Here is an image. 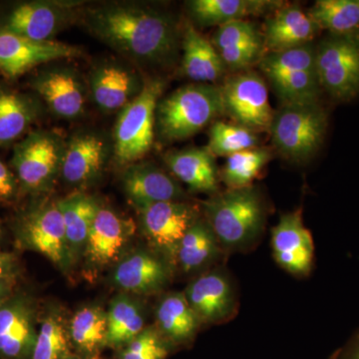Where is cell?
Returning <instances> with one entry per match:
<instances>
[{"label":"cell","mask_w":359,"mask_h":359,"mask_svg":"<svg viewBox=\"0 0 359 359\" xmlns=\"http://www.w3.org/2000/svg\"><path fill=\"white\" fill-rule=\"evenodd\" d=\"M89 32L139 65L169 67L178 58L182 32L172 14L145 4L117 2L84 13Z\"/></svg>","instance_id":"1"},{"label":"cell","mask_w":359,"mask_h":359,"mask_svg":"<svg viewBox=\"0 0 359 359\" xmlns=\"http://www.w3.org/2000/svg\"><path fill=\"white\" fill-rule=\"evenodd\" d=\"M205 219L224 252H245L264 230L266 205L256 187L226 189L203 203Z\"/></svg>","instance_id":"2"},{"label":"cell","mask_w":359,"mask_h":359,"mask_svg":"<svg viewBox=\"0 0 359 359\" xmlns=\"http://www.w3.org/2000/svg\"><path fill=\"white\" fill-rule=\"evenodd\" d=\"M222 114L224 109L219 86L186 85L161 99L156 109L155 131L164 141L185 140Z\"/></svg>","instance_id":"3"},{"label":"cell","mask_w":359,"mask_h":359,"mask_svg":"<svg viewBox=\"0 0 359 359\" xmlns=\"http://www.w3.org/2000/svg\"><path fill=\"white\" fill-rule=\"evenodd\" d=\"M328 128V112L316 103L282 104L271 122L273 145L285 159L304 162L320 151Z\"/></svg>","instance_id":"4"},{"label":"cell","mask_w":359,"mask_h":359,"mask_svg":"<svg viewBox=\"0 0 359 359\" xmlns=\"http://www.w3.org/2000/svg\"><path fill=\"white\" fill-rule=\"evenodd\" d=\"M316 45L263 54L259 70L282 104L320 102L321 90L316 65Z\"/></svg>","instance_id":"5"},{"label":"cell","mask_w":359,"mask_h":359,"mask_svg":"<svg viewBox=\"0 0 359 359\" xmlns=\"http://www.w3.org/2000/svg\"><path fill=\"white\" fill-rule=\"evenodd\" d=\"M165 87L162 78H148L140 94L120 110L114 130V155L120 164H134L152 149L156 109Z\"/></svg>","instance_id":"6"},{"label":"cell","mask_w":359,"mask_h":359,"mask_svg":"<svg viewBox=\"0 0 359 359\" xmlns=\"http://www.w3.org/2000/svg\"><path fill=\"white\" fill-rule=\"evenodd\" d=\"M66 142L60 135L35 130L15 144L11 167L25 192L41 194L50 190L61 174Z\"/></svg>","instance_id":"7"},{"label":"cell","mask_w":359,"mask_h":359,"mask_svg":"<svg viewBox=\"0 0 359 359\" xmlns=\"http://www.w3.org/2000/svg\"><path fill=\"white\" fill-rule=\"evenodd\" d=\"M316 65L323 93L335 102L347 103L359 96V30L332 34L316 44Z\"/></svg>","instance_id":"8"},{"label":"cell","mask_w":359,"mask_h":359,"mask_svg":"<svg viewBox=\"0 0 359 359\" xmlns=\"http://www.w3.org/2000/svg\"><path fill=\"white\" fill-rule=\"evenodd\" d=\"M224 114L235 124L256 132L269 131L273 112L269 102L266 81L256 72L243 71L219 86Z\"/></svg>","instance_id":"9"},{"label":"cell","mask_w":359,"mask_h":359,"mask_svg":"<svg viewBox=\"0 0 359 359\" xmlns=\"http://www.w3.org/2000/svg\"><path fill=\"white\" fill-rule=\"evenodd\" d=\"M16 236L23 248L43 255L59 269H69L74 261L56 203H45L25 212L18 221Z\"/></svg>","instance_id":"10"},{"label":"cell","mask_w":359,"mask_h":359,"mask_svg":"<svg viewBox=\"0 0 359 359\" xmlns=\"http://www.w3.org/2000/svg\"><path fill=\"white\" fill-rule=\"evenodd\" d=\"M139 214L144 237L164 261L175 266L180 243L199 219L197 208L182 201H172L148 205Z\"/></svg>","instance_id":"11"},{"label":"cell","mask_w":359,"mask_h":359,"mask_svg":"<svg viewBox=\"0 0 359 359\" xmlns=\"http://www.w3.org/2000/svg\"><path fill=\"white\" fill-rule=\"evenodd\" d=\"M73 2L23 1L0 14V28L34 41H53L75 18Z\"/></svg>","instance_id":"12"},{"label":"cell","mask_w":359,"mask_h":359,"mask_svg":"<svg viewBox=\"0 0 359 359\" xmlns=\"http://www.w3.org/2000/svg\"><path fill=\"white\" fill-rule=\"evenodd\" d=\"M79 47L63 42H39L0 28V74L15 79L39 66L78 57Z\"/></svg>","instance_id":"13"},{"label":"cell","mask_w":359,"mask_h":359,"mask_svg":"<svg viewBox=\"0 0 359 359\" xmlns=\"http://www.w3.org/2000/svg\"><path fill=\"white\" fill-rule=\"evenodd\" d=\"M30 86L57 117L72 120L83 114L86 87L72 66H47L34 75Z\"/></svg>","instance_id":"14"},{"label":"cell","mask_w":359,"mask_h":359,"mask_svg":"<svg viewBox=\"0 0 359 359\" xmlns=\"http://www.w3.org/2000/svg\"><path fill=\"white\" fill-rule=\"evenodd\" d=\"M271 249L280 268L290 275L304 278L311 273L314 261V244L306 228L302 210L283 215L271 231Z\"/></svg>","instance_id":"15"},{"label":"cell","mask_w":359,"mask_h":359,"mask_svg":"<svg viewBox=\"0 0 359 359\" xmlns=\"http://www.w3.org/2000/svg\"><path fill=\"white\" fill-rule=\"evenodd\" d=\"M201 323L219 325L238 311V299L230 276L221 269L207 271L194 280L184 292Z\"/></svg>","instance_id":"16"},{"label":"cell","mask_w":359,"mask_h":359,"mask_svg":"<svg viewBox=\"0 0 359 359\" xmlns=\"http://www.w3.org/2000/svg\"><path fill=\"white\" fill-rule=\"evenodd\" d=\"M36 316L34 304L25 295L13 294L0 306V359H32Z\"/></svg>","instance_id":"17"},{"label":"cell","mask_w":359,"mask_h":359,"mask_svg":"<svg viewBox=\"0 0 359 359\" xmlns=\"http://www.w3.org/2000/svg\"><path fill=\"white\" fill-rule=\"evenodd\" d=\"M145 80L128 66L117 61H106L92 68L89 92L92 100L103 112L124 108L138 96Z\"/></svg>","instance_id":"18"},{"label":"cell","mask_w":359,"mask_h":359,"mask_svg":"<svg viewBox=\"0 0 359 359\" xmlns=\"http://www.w3.org/2000/svg\"><path fill=\"white\" fill-rule=\"evenodd\" d=\"M122 185L138 211L156 203L182 201L185 196L176 180L150 162L128 165Z\"/></svg>","instance_id":"19"},{"label":"cell","mask_w":359,"mask_h":359,"mask_svg":"<svg viewBox=\"0 0 359 359\" xmlns=\"http://www.w3.org/2000/svg\"><path fill=\"white\" fill-rule=\"evenodd\" d=\"M212 43L224 66L233 72L248 71L263 56L264 39L256 26L248 20H236L219 26Z\"/></svg>","instance_id":"20"},{"label":"cell","mask_w":359,"mask_h":359,"mask_svg":"<svg viewBox=\"0 0 359 359\" xmlns=\"http://www.w3.org/2000/svg\"><path fill=\"white\" fill-rule=\"evenodd\" d=\"M109 156L107 141L94 132L77 133L66 142L61 175L71 185H85L98 178Z\"/></svg>","instance_id":"21"},{"label":"cell","mask_w":359,"mask_h":359,"mask_svg":"<svg viewBox=\"0 0 359 359\" xmlns=\"http://www.w3.org/2000/svg\"><path fill=\"white\" fill-rule=\"evenodd\" d=\"M132 235L133 224L112 210L100 207L85 245V257L94 266H107L119 257Z\"/></svg>","instance_id":"22"},{"label":"cell","mask_w":359,"mask_h":359,"mask_svg":"<svg viewBox=\"0 0 359 359\" xmlns=\"http://www.w3.org/2000/svg\"><path fill=\"white\" fill-rule=\"evenodd\" d=\"M320 32V27L301 7L283 6L266 20L264 47L266 53L289 50L311 43Z\"/></svg>","instance_id":"23"},{"label":"cell","mask_w":359,"mask_h":359,"mask_svg":"<svg viewBox=\"0 0 359 359\" xmlns=\"http://www.w3.org/2000/svg\"><path fill=\"white\" fill-rule=\"evenodd\" d=\"M170 273V264L160 257L147 252H137L116 266L113 282L125 292L150 294L166 287Z\"/></svg>","instance_id":"24"},{"label":"cell","mask_w":359,"mask_h":359,"mask_svg":"<svg viewBox=\"0 0 359 359\" xmlns=\"http://www.w3.org/2000/svg\"><path fill=\"white\" fill-rule=\"evenodd\" d=\"M182 70L196 83L212 84L223 77L226 68L212 41L187 23L182 30Z\"/></svg>","instance_id":"25"},{"label":"cell","mask_w":359,"mask_h":359,"mask_svg":"<svg viewBox=\"0 0 359 359\" xmlns=\"http://www.w3.org/2000/svg\"><path fill=\"white\" fill-rule=\"evenodd\" d=\"M170 171L195 192L219 193V174L214 155L208 148L172 151L164 157Z\"/></svg>","instance_id":"26"},{"label":"cell","mask_w":359,"mask_h":359,"mask_svg":"<svg viewBox=\"0 0 359 359\" xmlns=\"http://www.w3.org/2000/svg\"><path fill=\"white\" fill-rule=\"evenodd\" d=\"M271 0H192L187 8L194 22L200 26H221L231 21L271 13L283 6Z\"/></svg>","instance_id":"27"},{"label":"cell","mask_w":359,"mask_h":359,"mask_svg":"<svg viewBox=\"0 0 359 359\" xmlns=\"http://www.w3.org/2000/svg\"><path fill=\"white\" fill-rule=\"evenodd\" d=\"M156 328L171 346L192 341L202 325L185 294L180 292L167 294L161 299L156 309Z\"/></svg>","instance_id":"28"},{"label":"cell","mask_w":359,"mask_h":359,"mask_svg":"<svg viewBox=\"0 0 359 359\" xmlns=\"http://www.w3.org/2000/svg\"><path fill=\"white\" fill-rule=\"evenodd\" d=\"M39 99L0 87V147L20 139L41 114Z\"/></svg>","instance_id":"29"},{"label":"cell","mask_w":359,"mask_h":359,"mask_svg":"<svg viewBox=\"0 0 359 359\" xmlns=\"http://www.w3.org/2000/svg\"><path fill=\"white\" fill-rule=\"evenodd\" d=\"M71 346L82 359H98L107 340V313L98 306H86L70 321Z\"/></svg>","instance_id":"30"},{"label":"cell","mask_w":359,"mask_h":359,"mask_svg":"<svg viewBox=\"0 0 359 359\" xmlns=\"http://www.w3.org/2000/svg\"><path fill=\"white\" fill-rule=\"evenodd\" d=\"M224 252L205 219H198L181 241L176 264L186 273L205 268Z\"/></svg>","instance_id":"31"},{"label":"cell","mask_w":359,"mask_h":359,"mask_svg":"<svg viewBox=\"0 0 359 359\" xmlns=\"http://www.w3.org/2000/svg\"><path fill=\"white\" fill-rule=\"evenodd\" d=\"M65 224L66 238L73 259L83 252L89 231L100 205L89 196L75 193L56 202Z\"/></svg>","instance_id":"32"},{"label":"cell","mask_w":359,"mask_h":359,"mask_svg":"<svg viewBox=\"0 0 359 359\" xmlns=\"http://www.w3.org/2000/svg\"><path fill=\"white\" fill-rule=\"evenodd\" d=\"M140 306L124 294L117 295L107 311L106 346L124 348L144 330Z\"/></svg>","instance_id":"33"},{"label":"cell","mask_w":359,"mask_h":359,"mask_svg":"<svg viewBox=\"0 0 359 359\" xmlns=\"http://www.w3.org/2000/svg\"><path fill=\"white\" fill-rule=\"evenodd\" d=\"M308 14L320 30L332 34L359 30V0H318Z\"/></svg>","instance_id":"34"},{"label":"cell","mask_w":359,"mask_h":359,"mask_svg":"<svg viewBox=\"0 0 359 359\" xmlns=\"http://www.w3.org/2000/svg\"><path fill=\"white\" fill-rule=\"evenodd\" d=\"M271 158V151L259 147L230 156L222 172L224 185L231 190L252 186V181L259 176Z\"/></svg>","instance_id":"35"},{"label":"cell","mask_w":359,"mask_h":359,"mask_svg":"<svg viewBox=\"0 0 359 359\" xmlns=\"http://www.w3.org/2000/svg\"><path fill=\"white\" fill-rule=\"evenodd\" d=\"M69 332L57 313H50L42 320L32 359H65L71 355Z\"/></svg>","instance_id":"36"},{"label":"cell","mask_w":359,"mask_h":359,"mask_svg":"<svg viewBox=\"0 0 359 359\" xmlns=\"http://www.w3.org/2000/svg\"><path fill=\"white\" fill-rule=\"evenodd\" d=\"M259 138L252 130L235 123L216 121L209 132L210 152L219 157H230L242 151L257 147Z\"/></svg>","instance_id":"37"},{"label":"cell","mask_w":359,"mask_h":359,"mask_svg":"<svg viewBox=\"0 0 359 359\" xmlns=\"http://www.w3.org/2000/svg\"><path fill=\"white\" fill-rule=\"evenodd\" d=\"M171 346L156 327H146L122 349L121 359H166Z\"/></svg>","instance_id":"38"},{"label":"cell","mask_w":359,"mask_h":359,"mask_svg":"<svg viewBox=\"0 0 359 359\" xmlns=\"http://www.w3.org/2000/svg\"><path fill=\"white\" fill-rule=\"evenodd\" d=\"M15 174L0 160V201H9L15 197L18 190Z\"/></svg>","instance_id":"39"},{"label":"cell","mask_w":359,"mask_h":359,"mask_svg":"<svg viewBox=\"0 0 359 359\" xmlns=\"http://www.w3.org/2000/svg\"><path fill=\"white\" fill-rule=\"evenodd\" d=\"M18 273L15 257L9 252L0 250V282L14 283Z\"/></svg>","instance_id":"40"},{"label":"cell","mask_w":359,"mask_h":359,"mask_svg":"<svg viewBox=\"0 0 359 359\" xmlns=\"http://www.w3.org/2000/svg\"><path fill=\"white\" fill-rule=\"evenodd\" d=\"M332 359H359V330Z\"/></svg>","instance_id":"41"},{"label":"cell","mask_w":359,"mask_h":359,"mask_svg":"<svg viewBox=\"0 0 359 359\" xmlns=\"http://www.w3.org/2000/svg\"><path fill=\"white\" fill-rule=\"evenodd\" d=\"M13 283L0 282V306L13 294Z\"/></svg>","instance_id":"42"},{"label":"cell","mask_w":359,"mask_h":359,"mask_svg":"<svg viewBox=\"0 0 359 359\" xmlns=\"http://www.w3.org/2000/svg\"><path fill=\"white\" fill-rule=\"evenodd\" d=\"M65 359H82L80 358L78 355H74V354H71V355L68 356V358H66Z\"/></svg>","instance_id":"43"},{"label":"cell","mask_w":359,"mask_h":359,"mask_svg":"<svg viewBox=\"0 0 359 359\" xmlns=\"http://www.w3.org/2000/svg\"><path fill=\"white\" fill-rule=\"evenodd\" d=\"M0 233H1V226H0Z\"/></svg>","instance_id":"44"}]
</instances>
